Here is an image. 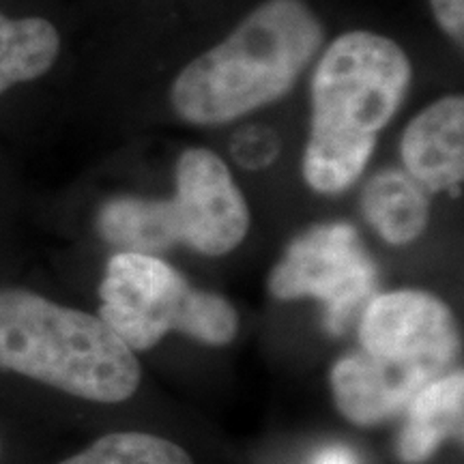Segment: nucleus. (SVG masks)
Wrapping results in <instances>:
<instances>
[{
    "label": "nucleus",
    "mask_w": 464,
    "mask_h": 464,
    "mask_svg": "<svg viewBox=\"0 0 464 464\" xmlns=\"http://www.w3.org/2000/svg\"><path fill=\"white\" fill-rule=\"evenodd\" d=\"M413 65L393 39L348 31L321 50L310 84V136L301 172L318 194L351 189L372 158L381 131L409 92Z\"/></svg>",
    "instance_id": "f257e3e1"
},
{
    "label": "nucleus",
    "mask_w": 464,
    "mask_h": 464,
    "mask_svg": "<svg viewBox=\"0 0 464 464\" xmlns=\"http://www.w3.org/2000/svg\"><path fill=\"white\" fill-rule=\"evenodd\" d=\"M323 44L324 26L305 0H263L177 75L174 114L188 125L218 127L271 106L293 91Z\"/></svg>",
    "instance_id": "f03ea898"
},
{
    "label": "nucleus",
    "mask_w": 464,
    "mask_h": 464,
    "mask_svg": "<svg viewBox=\"0 0 464 464\" xmlns=\"http://www.w3.org/2000/svg\"><path fill=\"white\" fill-rule=\"evenodd\" d=\"M0 370L102 404L130 400L142 379L100 316L28 288H0Z\"/></svg>",
    "instance_id": "7ed1b4c3"
},
{
    "label": "nucleus",
    "mask_w": 464,
    "mask_h": 464,
    "mask_svg": "<svg viewBox=\"0 0 464 464\" xmlns=\"http://www.w3.org/2000/svg\"><path fill=\"white\" fill-rule=\"evenodd\" d=\"M100 318L130 351H149L170 332L208 346L235 340L239 316L222 295L194 288L166 260L116 252L100 284Z\"/></svg>",
    "instance_id": "20e7f679"
},
{
    "label": "nucleus",
    "mask_w": 464,
    "mask_h": 464,
    "mask_svg": "<svg viewBox=\"0 0 464 464\" xmlns=\"http://www.w3.org/2000/svg\"><path fill=\"white\" fill-rule=\"evenodd\" d=\"M376 266L346 222L312 226L284 252L269 276L276 299H318L324 305V327L329 334L346 332L348 323L372 297Z\"/></svg>",
    "instance_id": "39448f33"
},
{
    "label": "nucleus",
    "mask_w": 464,
    "mask_h": 464,
    "mask_svg": "<svg viewBox=\"0 0 464 464\" xmlns=\"http://www.w3.org/2000/svg\"><path fill=\"white\" fill-rule=\"evenodd\" d=\"M365 355L423 382L448 374L460 348L450 305L428 290L402 288L376 295L359 321Z\"/></svg>",
    "instance_id": "423d86ee"
},
{
    "label": "nucleus",
    "mask_w": 464,
    "mask_h": 464,
    "mask_svg": "<svg viewBox=\"0 0 464 464\" xmlns=\"http://www.w3.org/2000/svg\"><path fill=\"white\" fill-rule=\"evenodd\" d=\"M168 211L179 246L224 256L247 237L249 207L226 161L202 147L185 149L174 168Z\"/></svg>",
    "instance_id": "0eeeda50"
},
{
    "label": "nucleus",
    "mask_w": 464,
    "mask_h": 464,
    "mask_svg": "<svg viewBox=\"0 0 464 464\" xmlns=\"http://www.w3.org/2000/svg\"><path fill=\"white\" fill-rule=\"evenodd\" d=\"M404 170L428 194L460 196L464 179V100L445 95L415 114L400 138Z\"/></svg>",
    "instance_id": "6e6552de"
},
{
    "label": "nucleus",
    "mask_w": 464,
    "mask_h": 464,
    "mask_svg": "<svg viewBox=\"0 0 464 464\" xmlns=\"http://www.w3.org/2000/svg\"><path fill=\"white\" fill-rule=\"evenodd\" d=\"M426 382L376 362L363 351L334 363L332 392L335 406L357 426H376L402 413Z\"/></svg>",
    "instance_id": "1a4fd4ad"
},
{
    "label": "nucleus",
    "mask_w": 464,
    "mask_h": 464,
    "mask_svg": "<svg viewBox=\"0 0 464 464\" xmlns=\"http://www.w3.org/2000/svg\"><path fill=\"white\" fill-rule=\"evenodd\" d=\"M404 411L406 421L398 437V458L404 464H421L440 448L443 440L462 437V370L428 382Z\"/></svg>",
    "instance_id": "9d476101"
},
{
    "label": "nucleus",
    "mask_w": 464,
    "mask_h": 464,
    "mask_svg": "<svg viewBox=\"0 0 464 464\" xmlns=\"http://www.w3.org/2000/svg\"><path fill=\"white\" fill-rule=\"evenodd\" d=\"M362 213L382 241L409 246L428 228L430 194L406 170L382 168L363 185Z\"/></svg>",
    "instance_id": "9b49d317"
},
{
    "label": "nucleus",
    "mask_w": 464,
    "mask_h": 464,
    "mask_svg": "<svg viewBox=\"0 0 464 464\" xmlns=\"http://www.w3.org/2000/svg\"><path fill=\"white\" fill-rule=\"evenodd\" d=\"M61 52L63 34L50 17L0 9V100L17 86L44 80Z\"/></svg>",
    "instance_id": "f8f14e48"
},
{
    "label": "nucleus",
    "mask_w": 464,
    "mask_h": 464,
    "mask_svg": "<svg viewBox=\"0 0 464 464\" xmlns=\"http://www.w3.org/2000/svg\"><path fill=\"white\" fill-rule=\"evenodd\" d=\"M97 232L121 252L155 254L166 252L177 243L166 200L116 196L97 213Z\"/></svg>",
    "instance_id": "ddd939ff"
},
{
    "label": "nucleus",
    "mask_w": 464,
    "mask_h": 464,
    "mask_svg": "<svg viewBox=\"0 0 464 464\" xmlns=\"http://www.w3.org/2000/svg\"><path fill=\"white\" fill-rule=\"evenodd\" d=\"M56 464H194L172 440L147 432H110Z\"/></svg>",
    "instance_id": "4468645a"
},
{
    "label": "nucleus",
    "mask_w": 464,
    "mask_h": 464,
    "mask_svg": "<svg viewBox=\"0 0 464 464\" xmlns=\"http://www.w3.org/2000/svg\"><path fill=\"white\" fill-rule=\"evenodd\" d=\"M230 149L239 166L249 168V170H260V168L274 164L280 155V140L274 131L265 130V127H246L237 133Z\"/></svg>",
    "instance_id": "2eb2a0df"
},
{
    "label": "nucleus",
    "mask_w": 464,
    "mask_h": 464,
    "mask_svg": "<svg viewBox=\"0 0 464 464\" xmlns=\"http://www.w3.org/2000/svg\"><path fill=\"white\" fill-rule=\"evenodd\" d=\"M434 22L458 48L464 45V0H430Z\"/></svg>",
    "instance_id": "dca6fc26"
},
{
    "label": "nucleus",
    "mask_w": 464,
    "mask_h": 464,
    "mask_svg": "<svg viewBox=\"0 0 464 464\" xmlns=\"http://www.w3.org/2000/svg\"><path fill=\"white\" fill-rule=\"evenodd\" d=\"M312 464H362L355 451L346 445H327L318 451Z\"/></svg>",
    "instance_id": "f3484780"
}]
</instances>
